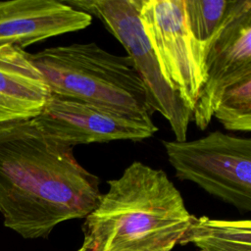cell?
<instances>
[{
  "label": "cell",
  "mask_w": 251,
  "mask_h": 251,
  "mask_svg": "<svg viewBox=\"0 0 251 251\" xmlns=\"http://www.w3.org/2000/svg\"><path fill=\"white\" fill-rule=\"evenodd\" d=\"M74 148L46 135L34 120L0 126V214L25 239L46 238L61 223L84 219L101 196L99 178Z\"/></svg>",
  "instance_id": "6da1fadb"
},
{
  "label": "cell",
  "mask_w": 251,
  "mask_h": 251,
  "mask_svg": "<svg viewBox=\"0 0 251 251\" xmlns=\"http://www.w3.org/2000/svg\"><path fill=\"white\" fill-rule=\"evenodd\" d=\"M84 218L78 251H172L193 216L167 174L139 161L107 181Z\"/></svg>",
  "instance_id": "7a4b0ae2"
},
{
  "label": "cell",
  "mask_w": 251,
  "mask_h": 251,
  "mask_svg": "<svg viewBox=\"0 0 251 251\" xmlns=\"http://www.w3.org/2000/svg\"><path fill=\"white\" fill-rule=\"evenodd\" d=\"M51 95L70 97L138 117H151L147 91L131 59L94 42L30 54Z\"/></svg>",
  "instance_id": "3957f363"
},
{
  "label": "cell",
  "mask_w": 251,
  "mask_h": 251,
  "mask_svg": "<svg viewBox=\"0 0 251 251\" xmlns=\"http://www.w3.org/2000/svg\"><path fill=\"white\" fill-rule=\"evenodd\" d=\"M180 180L196 183L240 212L251 211V140L213 131L194 140L163 141Z\"/></svg>",
  "instance_id": "277c9868"
},
{
  "label": "cell",
  "mask_w": 251,
  "mask_h": 251,
  "mask_svg": "<svg viewBox=\"0 0 251 251\" xmlns=\"http://www.w3.org/2000/svg\"><path fill=\"white\" fill-rule=\"evenodd\" d=\"M75 9L98 18L122 43L139 74L151 113L168 120L176 141L186 140L192 113L165 81L139 18L141 0H68Z\"/></svg>",
  "instance_id": "5b68a950"
},
{
  "label": "cell",
  "mask_w": 251,
  "mask_h": 251,
  "mask_svg": "<svg viewBox=\"0 0 251 251\" xmlns=\"http://www.w3.org/2000/svg\"><path fill=\"white\" fill-rule=\"evenodd\" d=\"M139 18L165 81L192 113L206 80V56L187 25L183 0H141Z\"/></svg>",
  "instance_id": "8992f818"
},
{
  "label": "cell",
  "mask_w": 251,
  "mask_h": 251,
  "mask_svg": "<svg viewBox=\"0 0 251 251\" xmlns=\"http://www.w3.org/2000/svg\"><path fill=\"white\" fill-rule=\"evenodd\" d=\"M33 120L46 135L73 148L115 140L140 141L158 130L151 117H138L57 95H50Z\"/></svg>",
  "instance_id": "52a82bcc"
},
{
  "label": "cell",
  "mask_w": 251,
  "mask_h": 251,
  "mask_svg": "<svg viewBox=\"0 0 251 251\" xmlns=\"http://www.w3.org/2000/svg\"><path fill=\"white\" fill-rule=\"evenodd\" d=\"M247 77H251V1L233 0L206 57V80L192 112L199 129L209 126L224 92Z\"/></svg>",
  "instance_id": "ba28073f"
},
{
  "label": "cell",
  "mask_w": 251,
  "mask_h": 251,
  "mask_svg": "<svg viewBox=\"0 0 251 251\" xmlns=\"http://www.w3.org/2000/svg\"><path fill=\"white\" fill-rule=\"evenodd\" d=\"M92 17L57 0L0 1V46L22 49L53 36L85 28Z\"/></svg>",
  "instance_id": "9c48e42d"
},
{
  "label": "cell",
  "mask_w": 251,
  "mask_h": 251,
  "mask_svg": "<svg viewBox=\"0 0 251 251\" xmlns=\"http://www.w3.org/2000/svg\"><path fill=\"white\" fill-rule=\"evenodd\" d=\"M29 53L14 45L0 46V126L33 120L50 97Z\"/></svg>",
  "instance_id": "30bf717a"
},
{
  "label": "cell",
  "mask_w": 251,
  "mask_h": 251,
  "mask_svg": "<svg viewBox=\"0 0 251 251\" xmlns=\"http://www.w3.org/2000/svg\"><path fill=\"white\" fill-rule=\"evenodd\" d=\"M192 243L199 251H251L249 220H215L193 216L180 243Z\"/></svg>",
  "instance_id": "8fae6325"
},
{
  "label": "cell",
  "mask_w": 251,
  "mask_h": 251,
  "mask_svg": "<svg viewBox=\"0 0 251 251\" xmlns=\"http://www.w3.org/2000/svg\"><path fill=\"white\" fill-rule=\"evenodd\" d=\"M233 0H183L187 25L206 57L226 21Z\"/></svg>",
  "instance_id": "7c38bea8"
},
{
  "label": "cell",
  "mask_w": 251,
  "mask_h": 251,
  "mask_svg": "<svg viewBox=\"0 0 251 251\" xmlns=\"http://www.w3.org/2000/svg\"><path fill=\"white\" fill-rule=\"evenodd\" d=\"M214 116L228 130H251V77L237 82L224 92Z\"/></svg>",
  "instance_id": "4fadbf2b"
}]
</instances>
